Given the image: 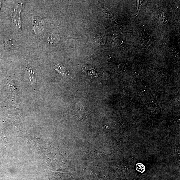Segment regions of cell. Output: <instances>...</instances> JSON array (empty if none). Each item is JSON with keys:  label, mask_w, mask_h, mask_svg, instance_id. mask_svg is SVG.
I'll return each instance as SVG.
<instances>
[{"label": "cell", "mask_w": 180, "mask_h": 180, "mask_svg": "<svg viewBox=\"0 0 180 180\" xmlns=\"http://www.w3.org/2000/svg\"><path fill=\"white\" fill-rule=\"evenodd\" d=\"M36 20L37 21H35V24L34 28L35 29V30H36L37 32H39L44 29L45 26L44 21L42 19Z\"/></svg>", "instance_id": "cell-1"}, {"label": "cell", "mask_w": 180, "mask_h": 180, "mask_svg": "<svg viewBox=\"0 0 180 180\" xmlns=\"http://www.w3.org/2000/svg\"><path fill=\"white\" fill-rule=\"evenodd\" d=\"M48 36V43L52 45H55L57 43L59 39V37L57 35L52 33L50 34Z\"/></svg>", "instance_id": "cell-2"}, {"label": "cell", "mask_w": 180, "mask_h": 180, "mask_svg": "<svg viewBox=\"0 0 180 180\" xmlns=\"http://www.w3.org/2000/svg\"><path fill=\"white\" fill-rule=\"evenodd\" d=\"M55 69L58 72L62 74L63 75H68V72L67 71L66 68L60 64H57L55 65Z\"/></svg>", "instance_id": "cell-3"}, {"label": "cell", "mask_w": 180, "mask_h": 180, "mask_svg": "<svg viewBox=\"0 0 180 180\" xmlns=\"http://www.w3.org/2000/svg\"><path fill=\"white\" fill-rule=\"evenodd\" d=\"M13 46L12 42L10 39H4L2 40V47L4 49H10Z\"/></svg>", "instance_id": "cell-4"}, {"label": "cell", "mask_w": 180, "mask_h": 180, "mask_svg": "<svg viewBox=\"0 0 180 180\" xmlns=\"http://www.w3.org/2000/svg\"><path fill=\"white\" fill-rule=\"evenodd\" d=\"M27 68V70H28V72L29 74V76H30V82L31 84H33V83L35 82L34 74V73L33 71H31V66H30V69H29L28 68Z\"/></svg>", "instance_id": "cell-5"}, {"label": "cell", "mask_w": 180, "mask_h": 180, "mask_svg": "<svg viewBox=\"0 0 180 180\" xmlns=\"http://www.w3.org/2000/svg\"><path fill=\"white\" fill-rule=\"evenodd\" d=\"M2 2L1 1H0V8H1V6Z\"/></svg>", "instance_id": "cell-6"}]
</instances>
